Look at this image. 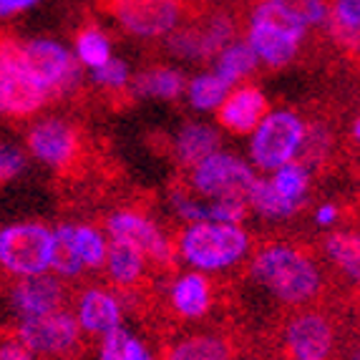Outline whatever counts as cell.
<instances>
[{
	"label": "cell",
	"instance_id": "603a6c76",
	"mask_svg": "<svg viewBox=\"0 0 360 360\" xmlns=\"http://www.w3.org/2000/svg\"><path fill=\"white\" fill-rule=\"evenodd\" d=\"M257 66V56L247 43H229L227 49L217 53V68L214 73L222 78L224 84H237L240 78L250 76Z\"/></svg>",
	"mask_w": 360,
	"mask_h": 360
},
{
	"label": "cell",
	"instance_id": "1f68e13d",
	"mask_svg": "<svg viewBox=\"0 0 360 360\" xmlns=\"http://www.w3.org/2000/svg\"><path fill=\"white\" fill-rule=\"evenodd\" d=\"M360 0H335L333 6V30L342 43L358 46Z\"/></svg>",
	"mask_w": 360,
	"mask_h": 360
},
{
	"label": "cell",
	"instance_id": "7bdbcfd3",
	"mask_svg": "<svg viewBox=\"0 0 360 360\" xmlns=\"http://www.w3.org/2000/svg\"><path fill=\"white\" fill-rule=\"evenodd\" d=\"M358 136H360V124L358 121H353V139L358 141Z\"/></svg>",
	"mask_w": 360,
	"mask_h": 360
},
{
	"label": "cell",
	"instance_id": "d4e9b609",
	"mask_svg": "<svg viewBox=\"0 0 360 360\" xmlns=\"http://www.w3.org/2000/svg\"><path fill=\"white\" fill-rule=\"evenodd\" d=\"M272 186H275V192L295 205L300 210L302 205L307 202V189H310V174H307V169L297 162H288L285 167L275 169V176H272Z\"/></svg>",
	"mask_w": 360,
	"mask_h": 360
},
{
	"label": "cell",
	"instance_id": "836d02e7",
	"mask_svg": "<svg viewBox=\"0 0 360 360\" xmlns=\"http://www.w3.org/2000/svg\"><path fill=\"white\" fill-rule=\"evenodd\" d=\"M247 214V199L227 197V199H212L207 205V222L217 224H240Z\"/></svg>",
	"mask_w": 360,
	"mask_h": 360
},
{
	"label": "cell",
	"instance_id": "ab89813d",
	"mask_svg": "<svg viewBox=\"0 0 360 360\" xmlns=\"http://www.w3.org/2000/svg\"><path fill=\"white\" fill-rule=\"evenodd\" d=\"M0 360H38V358L25 348L18 335H11V338H0Z\"/></svg>",
	"mask_w": 360,
	"mask_h": 360
},
{
	"label": "cell",
	"instance_id": "44dd1931",
	"mask_svg": "<svg viewBox=\"0 0 360 360\" xmlns=\"http://www.w3.org/2000/svg\"><path fill=\"white\" fill-rule=\"evenodd\" d=\"M184 91V76L174 68H151V71L139 73L134 81V94L149 98H172L181 96Z\"/></svg>",
	"mask_w": 360,
	"mask_h": 360
},
{
	"label": "cell",
	"instance_id": "3957f363",
	"mask_svg": "<svg viewBox=\"0 0 360 360\" xmlns=\"http://www.w3.org/2000/svg\"><path fill=\"white\" fill-rule=\"evenodd\" d=\"M340 350L335 320L323 310L295 312L277 342L280 360H335Z\"/></svg>",
	"mask_w": 360,
	"mask_h": 360
},
{
	"label": "cell",
	"instance_id": "5bb4252c",
	"mask_svg": "<svg viewBox=\"0 0 360 360\" xmlns=\"http://www.w3.org/2000/svg\"><path fill=\"white\" fill-rule=\"evenodd\" d=\"M264 114H267V98L262 91L252 89V86H242L237 91H229L227 98L219 103L217 119L229 131L250 134L264 119Z\"/></svg>",
	"mask_w": 360,
	"mask_h": 360
},
{
	"label": "cell",
	"instance_id": "4316f807",
	"mask_svg": "<svg viewBox=\"0 0 360 360\" xmlns=\"http://www.w3.org/2000/svg\"><path fill=\"white\" fill-rule=\"evenodd\" d=\"M51 270L56 272V277H78L84 270V264L73 250V224H63L53 232Z\"/></svg>",
	"mask_w": 360,
	"mask_h": 360
},
{
	"label": "cell",
	"instance_id": "5b68a950",
	"mask_svg": "<svg viewBox=\"0 0 360 360\" xmlns=\"http://www.w3.org/2000/svg\"><path fill=\"white\" fill-rule=\"evenodd\" d=\"M53 232L46 224L25 222L0 229V264L18 277L51 272Z\"/></svg>",
	"mask_w": 360,
	"mask_h": 360
},
{
	"label": "cell",
	"instance_id": "9c48e42d",
	"mask_svg": "<svg viewBox=\"0 0 360 360\" xmlns=\"http://www.w3.org/2000/svg\"><path fill=\"white\" fill-rule=\"evenodd\" d=\"M255 179H257V174L250 164H245L232 154H224V151H214L212 156L202 159L192 174L194 189L207 199H247V192H250Z\"/></svg>",
	"mask_w": 360,
	"mask_h": 360
},
{
	"label": "cell",
	"instance_id": "484cf974",
	"mask_svg": "<svg viewBox=\"0 0 360 360\" xmlns=\"http://www.w3.org/2000/svg\"><path fill=\"white\" fill-rule=\"evenodd\" d=\"M250 23H259L267 25V28L277 30V33H285L288 38H292L295 43H300L307 33V25L302 20H297L295 15H290L285 8H280L272 0H262L257 8L252 11V18Z\"/></svg>",
	"mask_w": 360,
	"mask_h": 360
},
{
	"label": "cell",
	"instance_id": "9a60e30c",
	"mask_svg": "<svg viewBox=\"0 0 360 360\" xmlns=\"http://www.w3.org/2000/svg\"><path fill=\"white\" fill-rule=\"evenodd\" d=\"M121 318H124L121 302L116 300V295L106 292V290L89 288L78 297L76 323L89 335H103V333L114 330L121 325Z\"/></svg>",
	"mask_w": 360,
	"mask_h": 360
},
{
	"label": "cell",
	"instance_id": "2e32d148",
	"mask_svg": "<svg viewBox=\"0 0 360 360\" xmlns=\"http://www.w3.org/2000/svg\"><path fill=\"white\" fill-rule=\"evenodd\" d=\"M234 355V342L222 333H189L162 350V360H232Z\"/></svg>",
	"mask_w": 360,
	"mask_h": 360
},
{
	"label": "cell",
	"instance_id": "d6a6232c",
	"mask_svg": "<svg viewBox=\"0 0 360 360\" xmlns=\"http://www.w3.org/2000/svg\"><path fill=\"white\" fill-rule=\"evenodd\" d=\"M169 51L179 58H189V60H207L205 56V46H202V36H199V28H181V30H172L169 33Z\"/></svg>",
	"mask_w": 360,
	"mask_h": 360
},
{
	"label": "cell",
	"instance_id": "ba28073f",
	"mask_svg": "<svg viewBox=\"0 0 360 360\" xmlns=\"http://www.w3.org/2000/svg\"><path fill=\"white\" fill-rule=\"evenodd\" d=\"M108 15L139 38H162L176 30L184 15V0H103Z\"/></svg>",
	"mask_w": 360,
	"mask_h": 360
},
{
	"label": "cell",
	"instance_id": "4fadbf2b",
	"mask_svg": "<svg viewBox=\"0 0 360 360\" xmlns=\"http://www.w3.org/2000/svg\"><path fill=\"white\" fill-rule=\"evenodd\" d=\"M28 146L36 159L56 169H66L76 156V134L60 119H46L30 129Z\"/></svg>",
	"mask_w": 360,
	"mask_h": 360
},
{
	"label": "cell",
	"instance_id": "8fae6325",
	"mask_svg": "<svg viewBox=\"0 0 360 360\" xmlns=\"http://www.w3.org/2000/svg\"><path fill=\"white\" fill-rule=\"evenodd\" d=\"M108 234H111V240L136 247L139 252L144 257H151L156 264H172L174 259L172 245L162 234V229L136 212H116L108 217Z\"/></svg>",
	"mask_w": 360,
	"mask_h": 360
},
{
	"label": "cell",
	"instance_id": "6da1fadb",
	"mask_svg": "<svg viewBox=\"0 0 360 360\" xmlns=\"http://www.w3.org/2000/svg\"><path fill=\"white\" fill-rule=\"evenodd\" d=\"M252 277L285 305H307L323 290L318 264L290 245H267L252 259Z\"/></svg>",
	"mask_w": 360,
	"mask_h": 360
},
{
	"label": "cell",
	"instance_id": "f35d334b",
	"mask_svg": "<svg viewBox=\"0 0 360 360\" xmlns=\"http://www.w3.org/2000/svg\"><path fill=\"white\" fill-rule=\"evenodd\" d=\"M129 330L127 328H114L101 335V360H121L124 358V350H127L129 342Z\"/></svg>",
	"mask_w": 360,
	"mask_h": 360
},
{
	"label": "cell",
	"instance_id": "277c9868",
	"mask_svg": "<svg viewBox=\"0 0 360 360\" xmlns=\"http://www.w3.org/2000/svg\"><path fill=\"white\" fill-rule=\"evenodd\" d=\"M305 131L307 129L302 119L292 111L264 114V119L255 127L252 141H250L252 162L264 172H275L288 162H295Z\"/></svg>",
	"mask_w": 360,
	"mask_h": 360
},
{
	"label": "cell",
	"instance_id": "30bf717a",
	"mask_svg": "<svg viewBox=\"0 0 360 360\" xmlns=\"http://www.w3.org/2000/svg\"><path fill=\"white\" fill-rule=\"evenodd\" d=\"M18 56L23 68L36 78L43 89L66 91L76 84L78 78V60L71 56V51L63 49L60 43L36 38V41L18 43Z\"/></svg>",
	"mask_w": 360,
	"mask_h": 360
},
{
	"label": "cell",
	"instance_id": "ac0fdd59",
	"mask_svg": "<svg viewBox=\"0 0 360 360\" xmlns=\"http://www.w3.org/2000/svg\"><path fill=\"white\" fill-rule=\"evenodd\" d=\"M247 46L252 49L257 60H264L272 68H280V66H288L290 60L295 58L300 43H295L292 38H288L285 33H277V30L267 28V25L250 23Z\"/></svg>",
	"mask_w": 360,
	"mask_h": 360
},
{
	"label": "cell",
	"instance_id": "83f0119b",
	"mask_svg": "<svg viewBox=\"0 0 360 360\" xmlns=\"http://www.w3.org/2000/svg\"><path fill=\"white\" fill-rule=\"evenodd\" d=\"M229 84H224L217 73H199L189 84V103L199 111H210V108H219V103L227 98Z\"/></svg>",
	"mask_w": 360,
	"mask_h": 360
},
{
	"label": "cell",
	"instance_id": "b9f144b4",
	"mask_svg": "<svg viewBox=\"0 0 360 360\" xmlns=\"http://www.w3.org/2000/svg\"><path fill=\"white\" fill-rule=\"evenodd\" d=\"M338 219V207L335 205H323L318 210V214H315V222L320 224V227H328V224H333Z\"/></svg>",
	"mask_w": 360,
	"mask_h": 360
},
{
	"label": "cell",
	"instance_id": "f546056e",
	"mask_svg": "<svg viewBox=\"0 0 360 360\" xmlns=\"http://www.w3.org/2000/svg\"><path fill=\"white\" fill-rule=\"evenodd\" d=\"M111 58V43L103 36L101 30L86 28L78 33L76 38V60L84 63L89 68H98L103 66L106 60Z\"/></svg>",
	"mask_w": 360,
	"mask_h": 360
},
{
	"label": "cell",
	"instance_id": "cb8c5ba5",
	"mask_svg": "<svg viewBox=\"0 0 360 360\" xmlns=\"http://www.w3.org/2000/svg\"><path fill=\"white\" fill-rule=\"evenodd\" d=\"M247 205L252 207L257 214L267 217V219H288L297 212V207L285 202L280 194L275 192V186L272 181L267 179H255L252 186H250V192H247Z\"/></svg>",
	"mask_w": 360,
	"mask_h": 360
},
{
	"label": "cell",
	"instance_id": "7c38bea8",
	"mask_svg": "<svg viewBox=\"0 0 360 360\" xmlns=\"http://www.w3.org/2000/svg\"><path fill=\"white\" fill-rule=\"evenodd\" d=\"M11 300L20 320L41 318V315L66 310L68 288L63 285L60 277L51 275V272H43V275L23 277L13 288Z\"/></svg>",
	"mask_w": 360,
	"mask_h": 360
},
{
	"label": "cell",
	"instance_id": "d6986e66",
	"mask_svg": "<svg viewBox=\"0 0 360 360\" xmlns=\"http://www.w3.org/2000/svg\"><path fill=\"white\" fill-rule=\"evenodd\" d=\"M214 151H219V134L207 124H186L176 136V156L186 167H197Z\"/></svg>",
	"mask_w": 360,
	"mask_h": 360
},
{
	"label": "cell",
	"instance_id": "7402d4cb",
	"mask_svg": "<svg viewBox=\"0 0 360 360\" xmlns=\"http://www.w3.org/2000/svg\"><path fill=\"white\" fill-rule=\"evenodd\" d=\"M325 252L333 259L338 270L348 277L350 283H355L360 277V242L358 234L348 232H333L325 240Z\"/></svg>",
	"mask_w": 360,
	"mask_h": 360
},
{
	"label": "cell",
	"instance_id": "8992f818",
	"mask_svg": "<svg viewBox=\"0 0 360 360\" xmlns=\"http://www.w3.org/2000/svg\"><path fill=\"white\" fill-rule=\"evenodd\" d=\"M15 335L36 358L71 360L81 350V328L76 323V315L68 310L20 320V328Z\"/></svg>",
	"mask_w": 360,
	"mask_h": 360
},
{
	"label": "cell",
	"instance_id": "e0dca14e",
	"mask_svg": "<svg viewBox=\"0 0 360 360\" xmlns=\"http://www.w3.org/2000/svg\"><path fill=\"white\" fill-rule=\"evenodd\" d=\"M172 305L186 320L205 318L212 307V285L202 272H186L172 285Z\"/></svg>",
	"mask_w": 360,
	"mask_h": 360
},
{
	"label": "cell",
	"instance_id": "ffe728a7",
	"mask_svg": "<svg viewBox=\"0 0 360 360\" xmlns=\"http://www.w3.org/2000/svg\"><path fill=\"white\" fill-rule=\"evenodd\" d=\"M106 264H108V275L116 285H136L141 277H144L146 262L144 255L139 252L136 247L127 245V242L111 240V245L106 247Z\"/></svg>",
	"mask_w": 360,
	"mask_h": 360
},
{
	"label": "cell",
	"instance_id": "e575fe53",
	"mask_svg": "<svg viewBox=\"0 0 360 360\" xmlns=\"http://www.w3.org/2000/svg\"><path fill=\"white\" fill-rule=\"evenodd\" d=\"M272 3L285 8L290 15H295L305 25H320L328 20V6L323 0H272Z\"/></svg>",
	"mask_w": 360,
	"mask_h": 360
},
{
	"label": "cell",
	"instance_id": "f1b7e54d",
	"mask_svg": "<svg viewBox=\"0 0 360 360\" xmlns=\"http://www.w3.org/2000/svg\"><path fill=\"white\" fill-rule=\"evenodd\" d=\"M106 240L101 232L86 224H73V250L84 267H103L106 264Z\"/></svg>",
	"mask_w": 360,
	"mask_h": 360
},
{
	"label": "cell",
	"instance_id": "d590c367",
	"mask_svg": "<svg viewBox=\"0 0 360 360\" xmlns=\"http://www.w3.org/2000/svg\"><path fill=\"white\" fill-rule=\"evenodd\" d=\"M94 81L106 89H121L129 81V66L119 58H108L103 66L94 68Z\"/></svg>",
	"mask_w": 360,
	"mask_h": 360
},
{
	"label": "cell",
	"instance_id": "ee69618b",
	"mask_svg": "<svg viewBox=\"0 0 360 360\" xmlns=\"http://www.w3.org/2000/svg\"><path fill=\"white\" fill-rule=\"evenodd\" d=\"M350 360H360V358H358V353H355V350H353V355H350Z\"/></svg>",
	"mask_w": 360,
	"mask_h": 360
},
{
	"label": "cell",
	"instance_id": "7a4b0ae2",
	"mask_svg": "<svg viewBox=\"0 0 360 360\" xmlns=\"http://www.w3.org/2000/svg\"><path fill=\"white\" fill-rule=\"evenodd\" d=\"M250 250V237L240 224L194 222L181 232L179 252L202 272L227 270Z\"/></svg>",
	"mask_w": 360,
	"mask_h": 360
},
{
	"label": "cell",
	"instance_id": "60d3db41",
	"mask_svg": "<svg viewBox=\"0 0 360 360\" xmlns=\"http://www.w3.org/2000/svg\"><path fill=\"white\" fill-rule=\"evenodd\" d=\"M36 3L38 0H0V18H11L15 13L33 8Z\"/></svg>",
	"mask_w": 360,
	"mask_h": 360
},
{
	"label": "cell",
	"instance_id": "4dcf8cb0",
	"mask_svg": "<svg viewBox=\"0 0 360 360\" xmlns=\"http://www.w3.org/2000/svg\"><path fill=\"white\" fill-rule=\"evenodd\" d=\"M199 36H202V46H205L207 60L214 58L222 49H227L229 41L234 36V23L229 15L219 13V15H212L202 28H199Z\"/></svg>",
	"mask_w": 360,
	"mask_h": 360
},
{
	"label": "cell",
	"instance_id": "8d00e7d4",
	"mask_svg": "<svg viewBox=\"0 0 360 360\" xmlns=\"http://www.w3.org/2000/svg\"><path fill=\"white\" fill-rule=\"evenodd\" d=\"M25 169V154L11 144H0V184L15 179Z\"/></svg>",
	"mask_w": 360,
	"mask_h": 360
},
{
	"label": "cell",
	"instance_id": "74e56055",
	"mask_svg": "<svg viewBox=\"0 0 360 360\" xmlns=\"http://www.w3.org/2000/svg\"><path fill=\"white\" fill-rule=\"evenodd\" d=\"M172 205H174L176 214L186 219L189 224L194 222H207V205H202L199 199H192L189 194L174 192L172 194Z\"/></svg>",
	"mask_w": 360,
	"mask_h": 360
},
{
	"label": "cell",
	"instance_id": "52a82bcc",
	"mask_svg": "<svg viewBox=\"0 0 360 360\" xmlns=\"http://www.w3.org/2000/svg\"><path fill=\"white\" fill-rule=\"evenodd\" d=\"M49 91L20 63L18 43L0 41V114L30 116L49 101Z\"/></svg>",
	"mask_w": 360,
	"mask_h": 360
}]
</instances>
